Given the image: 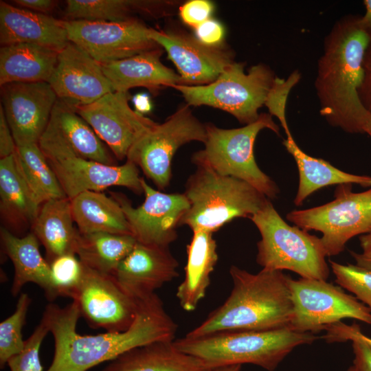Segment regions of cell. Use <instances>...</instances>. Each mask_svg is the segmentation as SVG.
Returning <instances> with one entry per match:
<instances>
[{
	"label": "cell",
	"instance_id": "816d5d0a",
	"mask_svg": "<svg viewBox=\"0 0 371 371\" xmlns=\"http://www.w3.org/2000/svg\"><path fill=\"white\" fill-rule=\"evenodd\" d=\"M366 133L370 135V137H371V121L370 122L367 128H366Z\"/></svg>",
	"mask_w": 371,
	"mask_h": 371
},
{
	"label": "cell",
	"instance_id": "4fadbf2b",
	"mask_svg": "<svg viewBox=\"0 0 371 371\" xmlns=\"http://www.w3.org/2000/svg\"><path fill=\"white\" fill-rule=\"evenodd\" d=\"M69 41L100 64L161 47L150 37V27L139 19L124 21L66 20Z\"/></svg>",
	"mask_w": 371,
	"mask_h": 371
},
{
	"label": "cell",
	"instance_id": "c3c4849f",
	"mask_svg": "<svg viewBox=\"0 0 371 371\" xmlns=\"http://www.w3.org/2000/svg\"><path fill=\"white\" fill-rule=\"evenodd\" d=\"M350 254L352 256L354 260H355L357 265L371 271V259L370 258H367L363 256L361 254H359L353 251H350Z\"/></svg>",
	"mask_w": 371,
	"mask_h": 371
},
{
	"label": "cell",
	"instance_id": "4316f807",
	"mask_svg": "<svg viewBox=\"0 0 371 371\" xmlns=\"http://www.w3.org/2000/svg\"><path fill=\"white\" fill-rule=\"evenodd\" d=\"M200 359L181 352L174 341L133 348L109 361L102 371H212Z\"/></svg>",
	"mask_w": 371,
	"mask_h": 371
},
{
	"label": "cell",
	"instance_id": "52a82bcc",
	"mask_svg": "<svg viewBox=\"0 0 371 371\" xmlns=\"http://www.w3.org/2000/svg\"><path fill=\"white\" fill-rule=\"evenodd\" d=\"M206 138L204 148L192 157L194 165L211 168L217 173L241 179L269 199L279 193L276 183L258 167L254 157L256 139L263 129L277 135L279 126L269 113H260L258 120L236 128H221L213 124H205Z\"/></svg>",
	"mask_w": 371,
	"mask_h": 371
},
{
	"label": "cell",
	"instance_id": "3957f363",
	"mask_svg": "<svg viewBox=\"0 0 371 371\" xmlns=\"http://www.w3.org/2000/svg\"><path fill=\"white\" fill-rule=\"evenodd\" d=\"M229 274L233 286L228 297L185 337L289 328L293 312L289 276L265 269L252 273L235 265Z\"/></svg>",
	"mask_w": 371,
	"mask_h": 371
},
{
	"label": "cell",
	"instance_id": "e575fe53",
	"mask_svg": "<svg viewBox=\"0 0 371 371\" xmlns=\"http://www.w3.org/2000/svg\"><path fill=\"white\" fill-rule=\"evenodd\" d=\"M31 301L28 294L20 293L14 312L0 323L1 368H3L9 359L21 352L25 346L22 329Z\"/></svg>",
	"mask_w": 371,
	"mask_h": 371
},
{
	"label": "cell",
	"instance_id": "ac0fdd59",
	"mask_svg": "<svg viewBox=\"0 0 371 371\" xmlns=\"http://www.w3.org/2000/svg\"><path fill=\"white\" fill-rule=\"evenodd\" d=\"M1 105L16 146L38 144L58 98L49 82L1 86Z\"/></svg>",
	"mask_w": 371,
	"mask_h": 371
},
{
	"label": "cell",
	"instance_id": "9c48e42d",
	"mask_svg": "<svg viewBox=\"0 0 371 371\" xmlns=\"http://www.w3.org/2000/svg\"><path fill=\"white\" fill-rule=\"evenodd\" d=\"M352 188V184L339 185L333 201L286 214L295 226L322 234L320 239L327 256L339 254L354 236L371 233V188L361 192H354Z\"/></svg>",
	"mask_w": 371,
	"mask_h": 371
},
{
	"label": "cell",
	"instance_id": "f6af8a7d",
	"mask_svg": "<svg viewBox=\"0 0 371 371\" xmlns=\"http://www.w3.org/2000/svg\"><path fill=\"white\" fill-rule=\"evenodd\" d=\"M132 102L135 111L143 115L151 111L153 104L150 96L146 93H138L133 95Z\"/></svg>",
	"mask_w": 371,
	"mask_h": 371
},
{
	"label": "cell",
	"instance_id": "b9f144b4",
	"mask_svg": "<svg viewBox=\"0 0 371 371\" xmlns=\"http://www.w3.org/2000/svg\"><path fill=\"white\" fill-rule=\"evenodd\" d=\"M363 69V76L359 95L363 106L371 114V41L364 54Z\"/></svg>",
	"mask_w": 371,
	"mask_h": 371
},
{
	"label": "cell",
	"instance_id": "7dc6e473",
	"mask_svg": "<svg viewBox=\"0 0 371 371\" xmlns=\"http://www.w3.org/2000/svg\"><path fill=\"white\" fill-rule=\"evenodd\" d=\"M359 240L362 249L361 255L371 259V233L361 235Z\"/></svg>",
	"mask_w": 371,
	"mask_h": 371
},
{
	"label": "cell",
	"instance_id": "836d02e7",
	"mask_svg": "<svg viewBox=\"0 0 371 371\" xmlns=\"http://www.w3.org/2000/svg\"><path fill=\"white\" fill-rule=\"evenodd\" d=\"M14 157L21 176L40 205L67 197L38 144L16 146Z\"/></svg>",
	"mask_w": 371,
	"mask_h": 371
},
{
	"label": "cell",
	"instance_id": "bcb514c9",
	"mask_svg": "<svg viewBox=\"0 0 371 371\" xmlns=\"http://www.w3.org/2000/svg\"><path fill=\"white\" fill-rule=\"evenodd\" d=\"M365 14L360 16V23L366 33L371 38V0H364Z\"/></svg>",
	"mask_w": 371,
	"mask_h": 371
},
{
	"label": "cell",
	"instance_id": "2e32d148",
	"mask_svg": "<svg viewBox=\"0 0 371 371\" xmlns=\"http://www.w3.org/2000/svg\"><path fill=\"white\" fill-rule=\"evenodd\" d=\"M128 92L112 91L76 109L118 160L126 159L134 142L156 122L132 109Z\"/></svg>",
	"mask_w": 371,
	"mask_h": 371
},
{
	"label": "cell",
	"instance_id": "1f68e13d",
	"mask_svg": "<svg viewBox=\"0 0 371 371\" xmlns=\"http://www.w3.org/2000/svg\"><path fill=\"white\" fill-rule=\"evenodd\" d=\"M136 242L131 235L79 232L76 254L88 268L112 276Z\"/></svg>",
	"mask_w": 371,
	"mask_h": 371
},
{
	"label": "cell",
	"instance_id": "44dd1931",
	"mask_svg": "<svg viewBox=\"0 0 371 371\" xmlns=\"http://www.w3.org/2000/svg\"><path fill=\"white\" fill-rule=\"evenodd\" d=\"M69 42L66 20L0 1L1 46L29 43L59 52Z\"/></svg>",
	"mask_w": 371,
	"mask_h": 371
},
{
	"label": "cell",
	"instance_id": "484cf974",
	"mask_svg": "<svg viewBox=\"0 0 371 371\" xmlns=\"http://www.w3.org/2000/svg\"><path fill=\"white\" fill-rule=\"evenodd\" d=\"M76 155L106 165H117L115 157L76 110L58 100L45 129Z\"/></svg>",
	"mask_w": 371,
	"mask_h": 371
},
{
	"label": "cell",
	"instance_id": "8fae6325",
	"mask_svg": "<svg viewBox=\"0 0 371 371\" xmlns=\"http://www.w3.org/2000/svg\"><path fill=\"white\" fill-rule=\"evenodd\" d=\"M205 138V124L186 103L163 123H156L144 133L131 147L126 160L140 168L159 190H164L170 185L177 150L191 142L204 143Z\"/></svg>",
	"mask_w": 371,
	"mask_h": 371
},
{
	"label": "cell",
	"instance_id": "d4e9b609",
	"mask_svg": "<svg viewBox=\"0 0 371 371\" xmlns=\"http://www.w3.org/2000/svg\"><path fill=\"white\" fill-rule=\"evenodd\" d=\"M192 233L186 248L184 278L176 293L181 307L188 312L194 311L205 297L210 284V275L218 259L213 234L200 230Z\"/></svg>",
	"mask_w": 371,
	"mask_h": 371
},
{
	"label": "cell",
	"instance_id": "d590c367",
	"mask_svg": "<svg viewBox=\"0 0 371 371\" xmlns=\"http://www.w3.org/2000/svg\"><path fill=\"white\" fill-rule=\"evenodd\" d=\"M51 282L56 299L73 298L83 277L85 266L75 254H66L49 262Z\"/></svg>",
	"mask_w": 371,
	"mask_h": 371
},
{
	"label": "cell",
	"instance_id": "8992f818",
	"mask_svg": "<svg viewBox=\"0 0 371 371\" xmlns=\"http://www.w3.org/2000/svg\"><path fill=\"white\" fill-rule=\"evenodd\" d=\"M250 219L260 234L256 262L262 269L289 270L304 278L328 279L330 270L320 238L286 223L269 200Z\"/></svg>",
	"mask_w": 371,
	"mask_h": 371
},
{
	"label": "cell",
	"instance_id": "7bdbcfd3",
	"mask_svg": "<svg viewBox=\"0 0 371 371\" xmlns=\"http://www.w3.org/2000/svg\"><path fill=\"white\" fill-rule=\"evenodd\" d=\"M16 144L7 122L2 105L0 106V159L14 153Z\"/></svg>",
	"mask_w": 371,
	"mask_h": 371
},
{
	"label": "cell",
	"instance_id": "d6986e66",
	"mask_svg": "<svg viewBox=\"0 0 371 371\" xmlns=\"http://www.w3.org/2000/svg\"><path fill=\"white\" fill-rule=\"evenodd\" d=\"M49 83L58 100L76 110L113 91L102 65L70 41L58 52Z\"/></svg>",
	"mask_w": 371,
	"mask_h": 371
},
{
	"label": "cell",
	"instance_id": "83f0119b",
	"mask_svg": "<svg viewBox=\"0 0 371 371\" xmlns=\"http://www.w3.org/2000/svg\"><path fill=\"white\" fill-rule=\"evenodd\" d=\"M74 223L69 198L52 199L41 205L31 229L44 247L49 263L61 255L76 254L79 232Z\"/></svg>",
	"mask_w": 371,
	"mask_h": 371
},
{
	"label": "cell",
	"instance_id": "7402d4cb",
	"mask_svg": "<svg viewBox=\"0 0 371 371\" xmlns=\"http://www.w3.org/2000/svg\"><path fill=\"white\" fill-rule=\"evenodd\" d=\"M159 47L122 60L101 64L113 91L128 92L134 87H144L155 93L164 87L184 85L182 78L164 65Z\"/></svg>",
	"mask_w": 371,
	"mask_h": 371
},
{
	"label": "cell",
	"instance_id": "9a60e30c",
	"mask_svg": "<svg viewBox=\"0 0 371 371\" xmlns=\"http://www.w3.org/2000/svg\"><path fill=\"white\" fill-rule=\"evenodd\" d=\"M72 300L90 326L111 333L129 328L138 308V301L125 293L113 276L86 266Z\"/></svg>",
	"mask_w": 371,
	"mask_h": 371
},
{
	"label": "cell",
	"instance_id": "603a6c76",
	"mask_svg": "<svg viewBox=\"0 0 371 371\" xmlns=\"http://www.w3.org/2000/svg\"><path fill=\"white\" fill-rule=\"evenodd\" d=\"M40 205L21 176L14 153L0 159V214L3 227L18 236L32 228Z\"/></svg>",
	"mask_w": 371,
	"mask_h": 371
},
{
	"label": "cell",
	"instance_id": "8d00e7d4",
	"mask_svg": "<svg viewBox=\"0 0 371 371\" xmlns=\"http://www.w3.org/2000/svg\"><path fill=\"white\" fill-rule=\"evenodd\" d=\"M329 262L336 283L371 310V271L357 265H341L331 260Z\"/></svg>",
	"mask_w": 371,
	"mask_h": 371
},
{
	"label": "cell",
	"instance_id": "5bb4252c",
	"mask_svg": "<svg viewBox=\"0 0 371 371\" xmlns=\"http://www.w3.org/2000/svg\"><path fill=\"white\" fill-rule=\"evenodd\" d=\"M141 184L145 199L137 207L122 193L110 192L122 207L137 242L169 247L177 238V228L189 208L183 193H165L150 187L143 177Z\"/></svg>",
	"mask_w": 371,
	"mask_h": 371
},
{
	"label": "cell",
	"instance_id": "6da1fadb",
	"mask_svg": "<svg viewBox=\"0 0 371 371\" xmlns=\"http://www.w3.org/2000/svg\"><path fill=\"white\" fill-rule=\"evenodd\" d=\"M43 315L54 339V357L47 371H87L133 348L174 341L178 327L156 293L138 301L133 323L122 332L78 334L76 326L81 315L74 300L64 307L50 303Z\"/></svg>",
	"mask_w": 371,
	"mask_h": 371
},
{
	"label": "cell",
	"instance_id": "60d3db41",
	"mask_svg": "<svg viewBox=\"0 0 371 371\" xmlns=\"http://www.w3.org/2000/svg\"><path fill=\"white\" fill-rule=\"evenodd\" d=\"M225 36L224 25L219 21L212 18L194 28V36L207 46L223 45Z\"/></svg>",
	"mask_w": 371,
	"mask_h": 371
},
{
	"label": "cell",
	"instance_id": "4dcf8cb0",
	"mask_svg": "<svg viewBox=\"0 0 371 371\" xmlns=\"http://www.w3.org/2000/svg\"><path fill=\"white\" fill-rule=\"evenodd\" d=\"M70 200L73 218L80 234L106 232L132 236L122 207L111 196L87 191Z\"/></svg>",
	"mask_w": 371,
	"mask_h": 371
},
{
	"label": "cell",
	"instance_id": "ab89813d",
	"mask_svg": "<svg viewBox=\"0 0 371 371\" xmlns=\"http://www.w3.org/2000/svg\"><path fill=\"white\" fill-rule=\"evenodd\" d=\"M179 10L182 21L194 29L211 19L214 5L208 0H190L183 3Z\"/></svg>",
	"mask_w": 371,
	"mask_h": 371
},
{
	"label": "cell",
	"instance_id": "ffe728a7",
	"mask_svg": "<svg viewBox=\"0 0 371 371\" xmlns=\"http://www.w3.org/2000/svg\"><path fill=\"white\" fill-rule=\"evenodd\" d=\"M178 267L169 247L136 242L112 276L125 293L138 301L177 278Z\"/></svg>",
	"mask_w": 371,
	"mask_h": 371
},
{
	"label": "cell",
	"instance_id": "ba28073f",
	"mask_svg": "<svg viewBox=\"0 0 371 371\" xmlns=\"http://www.w3.org/2000/svg\"><path fill=\"white\" fill-rule=\"evenodd\" d=\"M243 63L234 62L212 82L203 85H177L186 103L209 106L225 111L247 125L260 116L276 76L265 64H258L245 72Z\"/></svg>",
	"mask_w": 371,
	"mask_h": 371
},
{
	"label": "cell",
	"instance_id": "277c9868",
	"mask_svg": "<svg viewBox=\"0 0 371 371\" xmlns=\"http://www.w3.org/2000/svg\"><path fill=\"white\" fill-rule=\"evenodd\" d=\"M312 333H298L288 328L264 331H238L199 338L174 340L177 349L200 359L206 366L250 363L274 371L296 347L319 339Z\"/></svg>",
	"mask_w": 371,
	"mask_h": 371
},
{
	"label": "cell",
	"instance_id": "f5cc1de1",
	"mask_svg": "<svg viewBox=\"0 0 371 371\" xmlns=\"http://www.w3.org/2000/svg\"><path fill=\"white\" fill-rule=\"evenodd\" d=\"M347 371H357L356 368L354 366V365H352V366H350Z\"/></svg>",
	"mask_w": 371,
	"mask_h": 371
},
{
	"label": "cell",
	"instance_id": "5b68a950",
	"mask_svg": "<svg viewBox=\"0 0 371 371\" xmlns=\"http://www.w3.org/2000/svg\"><path fill=\"white\" fill-rule=\"evenodd\" d=\"M195 166L185 184L189 208L180 223L192 232L214 234L235 218L250 219L269 200L241 179L220 175L206 166Z\"/></svg>",
	"mask_w": 371,
	"mask_h": 371
},
{
	"label": "cell",
	"instance_id": "f907efd6",
	"mask_svg": "<svg viewBox=\"0 0 371 371\" xmlns=\"http://www.w3.org/2000/svg\"><path fill=\"white\" fill-rule=\"evenodd\" d=\"M361 337L366 341L368 343L371 344V338L368 337V336L365 335L364 334L361 333Z\"/></svg>",
	"mask_w": 371,
	"mask_h": 371
},
{
	"label": "cell",
	"instance_id": "f35d334b",
	"mask_svg": "<svg viewBox=\"0 0 371 371\" xmlns=\"http://www.w3.org/2000/svg\"><path fill=\"white\" fill-rule=\"evenodd\" d=\"M49 333V325L43 315L32 334L25 340L23 350L8 361L7 364L10 371H43L39 350L43 339Z\"/></svg>",
	"mask_w": 371,
	"mask_h": 371
},
{
	"label": "cell",
	"instance_id": "d6a6232c",
	"mask_svg": "<svg viewBox=\"0 0 371 371\" xmlns=\"http://www.w3.org/2000/svg\"><path fill=\"white\" fill-rule=\"evenodd\" d=\"M158 7L153 0H67L65 20L124 21L136 14L155 19Z\"/></svg>",
	"mask_w": 371,
	"mask_h": 371
},
{
	"label": "cell",
	"instance_id": "681fc988",
	"mask_svg": "<svg viewBox=\"0 0 371 371\" xmlns=\"http://www.w3.org/2000/svg\"><path fill=\"white\" fill-rule=\"evenodd\" d=\"M242 365L234 364L214 368L212 371H240Z\"/></svg>",
	"mask_w": 371,
	"mask_h": 371
},
{
	"label": "cell",
	"instance_id": "ee69618b",
	"mask_svg": "<svg viewBox=\"0 0 371 371\" xmlns=\"http://www.w3.org/2000/svg\"><path fill=\"white\" fill-rule=\"evenodd\" d=\"M13 3L18 7L45 14H48L57 5V1L52 0H14Z\"/></svg>",
	"mask_w": 371,
	"mask_h": 371
},
{
	"label": "cell",
	"instance_id": "74e56055",
	"mask_svg": "<svg viewBox=\"0 0 371 371\" xmlns=\"http://www.w3.org/2000/svg\"><path fill=\"white\" fill-rule=\"evenodd\" d=\"M360 329L355 324L350 326L339 322L325 328L324 338L328 342L352 341L354 366L357 371H371V344L361 337Z\"/></svg>",
	"mask_w": 371,
	"mask_h": 371
},
{
	"label": "cell",
	"instance_id": "7c38bea8",
	"mask_svg": "<svg viewBox=\"0 0 371 371\" xmlns=\"http://www.w3.org/2000/svg\"><path fill=\"white\" fill-rule=\"evenodd\" d=\"M293 312L289 328L298 333H317L343 319H355L371 325V310L341 286L326 280L290 278Z\"/></svg>",
	"mask_w": 371,
	"mask_h": 371
},
{
	"label": "cell",
	"instance_id": "cb8c5ba5",
	"mask_svg": "<svg viewBox=\"0 0 371 371\" xmlns=\"http://www.w3.org/2000/svg\"><path fill=\"white\" fill-rule=\"evenodd\" d=\"M0 234L4 252L14 266L12 295L16 297L25 284L32 282L43 289L49 300H55L49 263L42 256L39 241L34 233L18 236L1 227Z\"/></svg>",
	"mask_w": 371,
	"mask_h": 371
},
{
	"label": "cell",
	"instance_id": "30bf717a",
	"mask_svg": "<svg viewBox=\"0 0 371 371\" xmlns=\"http://www.w3.org/2000/svg\"><path fill=\"white\" fill-rule=\"evenodd\" d=\"M38 145L69 199L84 192H102L112 186L125 187L137 194L144 193L138 167L129 161L122 165H106L83 158L46 130Z\"/></svg>",
	"mask_w": 371,
	"mask_h": 371
},
{
	"label": "cell",
	"instance_id": "e0dca14e",
	"mask_svg": "<svg viewBox=\"0 0 371 371\" xmlns=\"http://www.w3.org/2000/svg\"><path fill=\"white\" fill-rule=\"evenodd\" d=\"M150 37L166 52L186 85L210 84L234 62L228 47L207 46L183 30L150 27Z\"/></svg>",
	"mask_w": 371,
	"mask_h": 371
},
{
	"label": "cell",
	"instance_id": "7a4b0ae2",
	"mask_svg": "<svg viewBox=\"0 0 371 371\" xmlns=\"http://www.w3.org/2000/svg\"><path fill=\"white\" fill-rule=\"evenodd\" d=\"M359 19L348 15L334 24L325 37L315 82L321 115L329 124L350 133H366L371 121L359 95L364 54L371 38Z\"/></svg>",
	"mask_w": 371,
	"mask_h": 371
},
{
	"label": "cell",
	"instance_id": "f546056e",
	"mask_svg": "<svg viewBox=\"0 0 371 371\" xmlns=\"http://www.w3.org/2000/svg\"><path fill=\"white\" fill-rule=\"evenodd\" d=\"M283 145L295 159L299 172V186L293 201L297 206L326 186L358 184L371 187V177L344 172L322 159L308 155L298 146L291 134L286 135Z\"/></svg>",
	"mask_w": 371,
	"mask_h": 371
},
{
	"label": "cell",
	"instance_id": "f1b7e54d",
	"mask_svg": "<svg viewBox=\"0 0 371 371\" xmlns=\"http://www.w3.org/2000/svg\"><path fill=\"white\" fill-rule=\"evenodd\" d=\"M58 52L41 45L18 43L0 49V85L11 82H49Z\"/></svg>",
	"mask_w": 371,
	"mask_h": 371
}]
</instances>
